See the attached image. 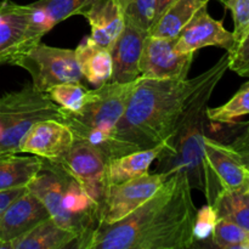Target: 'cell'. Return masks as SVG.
Returning a JSON list of instances; mask_svg holds the SVG:
<instances>
[{"instance_id":"cell-35","label":"cell","mask_w":249,"mask_h":249,"mask_svg":"<svg viewBox=\"0 0 249 249\" xmlns=\"http://www.w3.org/2000/svg\"><path fill=\"white\" fill-rule=\"evenodd\" d=\"M243 157V160H245L246 164H249V155H243V153H241Z\"/></svg>"},{"instance_id":"cell-29","label":"cell","mask_w":249,"mask_h":249,"mask_svg":"<svg viewBox=\"0 0 249 249\" xmlns=\"http://www.w3.org/2000/svg\"><path fill=\"white\" fill-rule=\"evenodd\" d=\"M224 6L232 14L236 48L249 33V0H228L224 2Z\"/></svg>"},{"instance_id":"cell-19","label":"cell","mask_w":249,"mask_h":249,"mask_svg":"<svg viewBox=\"0 0 249 249\" xmlns=\"http://www.w3.org/2000/svg\"><path fill=\"white\" fill-rule=\"evenodd\" d=\"M77 241L78 236L73 231L48 218L31 231L7 243L5 249H65L75 247Z\"/></svg>"},{"instance_id":"cell-1","label":"cell","mask_w":249,"mask_h":249,"mask_svg":"<svg viewBox=\"0 0 249 249\" xmlns=\"http://www.w3.org/2000/svg\"><path fill=\"white\" fill-rule=\"evenodd\" d=\"M197 208L182 170L170 175L135 212L113 224H100L84 249H182L196 246Z\"/></svg>"},{"instance_id":"cell-38","label":"cell","mask_w":249,"mask_h":249,"mask_svg":"<svg viewBox=\"0 0 249 249\" xmlns=\"http://www.w3.org/2000/svg\"><path fill=\"white\" fill-rule=\"evenodd\" d=\"M247 135L249 136V124H248V131H247Z\"/></svg>"},{"instance_id":"cell-18","label":"cell","mask_w":249,"mask_h":249,"mask_svg":"<svg viewBox=\"0 0 249 249\" xmlns=\"http://www.w3.org/2000/svg\"><path fill=\"white\" fill-rule=\"evenodd\" d=\"M82 16L90 24L89 38L108 49L125 26L123 11L117 0H91Z\"/></svg>"},{"instance_id":"cell-20","label":"cell","mask_w":249,"mask_h":249,"mask_svg":"<svg viewBox=\"0 0 249 249\" xmlns=\"http://www.w3.org/2000/svg\"><path fill=\"white\" fill-rule=\"evenodd\" d=\"M167 141L155 147L134 151L121 157L107 160L106 170L108 185L119 184L148 174L151 164L160 157L167 145Z\"/></svg>"},{"instance_id":"cell-36","label":"cell","mask_w":249,"mask_h":249,"mask_svg":"<svg viewBox=\"0 0 249 249\" xmlns=\"http://www.w3.org/2000/svg\"><path fill=\"white\" fill-rule=\"evenodd\" d=\"M219 1H220V2H223V4H224V2H225V1H228V0H219Z\"/></svg>"},{"instance_id":"cell-34","label":"cell","mask_w":249,"mask_h":249,"mask_svg":"<svg viewBox=\"0 0 249 249\" xmlns=\"http://www.w3.org/2000/svg\"><path fill=\"white\" fill-rule=\"evenodd\" d=\"M236 150L240 153H243V155H249V147L248 146L243 145V143H238V146H233Z\"/></svg>"},{"instance_id":"cell-14","label":"cell","mask_w":249,"mask_h":249,"mask_svg":"<svg viewBox=\"0 0 249 249\" xmlns=\"http://www.w3.org/2000/svg\"><path fill=\"white\" fill-rule=\"evenodd\" d=\"M50 218L43 202L26 187L0 216V249Z\"/></svg>"},{"instance_id":"cell-6","label":"cell","mask_w":249,"mask_h":249,"mask_svg":"<svg viewBox=\"0 0 249 249\" xmlns=\"http://www.w3.org/2000/svg\"><path fill=\"white\" fill-rule=\"evenodd\" d=\"M10 65L26 70L32 77V85L41 92L62 83L84 80L75 50L55 48L41 41L14 58Z\"/></svg>"},{"instance_id":"cell-33","label":"cell","mask_w":249,"mask_h":249,"mask_svg":"<svg viewBox=\"0 0 249 249\" xmlns=\"http://www.w3.org/2000/svg\"><path fill=\"white\" fill-rule=\"evenodd\" d=\"M173 0H158V12H157V17L162 14L163 10L168 6V5L172 2Z\"/></svg>"},{"instance_id":"cell-31","label":"cell","mask_w":249,"mask_h":249,"mask_svg":"<svg viewBox=\"0 0 249 249\" xmlns=\"http://www.w3.org/2000/svg\"><path fill=\"white\" fill-rule=\"evenodd\" d=\"M229 55V68L241 77H249V33Z\"/></svg>"},{"instance_id":"cell-2","label":"cell","mask_w":249,"mask_h":249,"mask_svg":"<svg viewBox=\"0 0 249 249\" xmlns=\"http://www.w3.org/2000/svg\"><path fill=\"white\" fill-rule=\"evenodd\" d=\"M229 70V55L192 79H136L128 106L117 124L119 140L138 150L169 140L191 100L219 72Z\"/></svg>"},{"instance_id":"cell-5","label":"cell","mask_w":249,"mask_h":249,"mask_svg":"<svg viewBox=\"0 0 249 249\" xmlns=\"http://www.w3.org/2000/svg\"><path fill=\"white\" fill-rule=\"evenodd\" d=\"M61 121L60 107L46 92L27 84L0 96V156L19 153L18 145L34 123L43 119Z\"/></svg>"},{"instance_id":"cell-10","label":"cell","mask_w":249,"mask_h":249,"mask_svg":"<svg viewBox=\"0 0 249 249\" xmlns=\"http://www.w3.org/2000/svg\"><path fill=\"white\" fill-rule=\"evenodd\" d=\"M57 163L79 182L100 209L108 189L106 158L88 142L74 139L71 150Z\"/></svg>"},{"instance_id":"cell-37","label":"cell","mask_w":249,"mask_h":249,"mask_svg":"<svg viewBox=\"0 0 249 249\" xmlns=\"http://www.w3.org/2000/svg\"><path fill=\"white\" fill-rule=\"evenodd\" d=\"M247 249H249V238H248V241H247Z\"/></svg>"},{"instance_id":"cell-39","label":"cell","mask_w":249,"mask_h":249,"mask_svg":"<svg viewBox=\"0 0 249 249\" xmlns=\"http://www.w3.org/2000/svg\"><path fill=\"white\" fill-rule=\"evenodd\" d=\"M247 167H248V169H249V164H247Z\"/></svg>"},{"instance_id":"cell-30","label":"cell","mask_w":249,"mask_h":249,"mask_svg":"<svg viewBox=\"0 0 249 249\" xmlns=\"http://www.w3.org/2000/svg\"><path fill=\"white\" fill-rule=\"evenodd\" d=\"M216 221H218V215L212 204H207L201 209H197L194 228L195 241L202 242L212 238Z\"/></svg>"},{"instance_id":"cell-3","label":"cell","mask_w":249,"mask_h":249,"mask_svg":"<svg viewBox=\"0 0 249 249\" xmlns=\"http://www.w3.org/2000/svg\"><path fill=\"white\" fill-rule=\"evenodd\" d=\"M225 72H219L197 91L178 123L174 134L167 141L164 150L156 160L158 162L155 173L172 175L182 170L187 174L192 189L203 192L208 204L214 203L223 189L204 155L207 108L214 89Z\"/></svg>"},{"instance_id":"cell-24","label":"cell","mask_w":249,"mask_h":249,"mask_svg":"<svg viewBox=\"0 0 249 249\" xmlns=\"http://www.w3.org/2000/svg\"><path fill=\"white\" fill-rule=\"evenodd\" d=\"M218 219H226L249 231V186L240 190H223L214 203Z\"/></svg>"},{"instance_id":"cell-11","label":"cell","mask_w":249,"mask_h":249,"mask_svg":"<svg viewBox=\"0 0 249 249\" xmlns=\"http://www.w3.org/2000/svg\"><path fill=\"white\" fill-rule=\"evenodd\" d=\"M74 142L70 126L62 121L49 118L34 123L19 141V153H29L46 160L60 162Z\"/></svg>"},{"instance_id":"cell-12","label":"cell","mask_w":249,"mask_h":249,"mask_svg":"<svg viewBox=\"0 0 249 249\" xmlns=\"http://www.w3.org/2000/svg\"><path fill=\"white\" fill-rule=\"evenodd\" d=\"M232 32L224 27L223 22L213 18L207 6L201 7L181 29L177 38L175 49L180 53H196L208 46L225 49L228 53L235 48Z\"/></svg>"},{"instance_id":"cell-21","label":"cell","mask_w":249,"mask_h":249,"mask_svg":"<svg viewBox=\"0 0 249 249\" xmlns=\"http://www.w3.org/2000/svg\"><path fill=\"white\" fill-rule=\"evenodd\" d=\"M74 50L84 80L95 88L111 82L112 56L108 48L99 45L88 36Z\"/></svg>"},{"instance_id":"cell-4","label":"cell","mask_w":249,"mask_h":249,"mask_svg":"<svg viewBox=\"0 0 249 249\" xmlns=\"http://www.w3.org/2000/svg\"><path fill=\"white\" fill-rule=\"evenodd\" d=\"M27 189L43 202L56 224L78 236L75 247L84 249L101 221L99 206L79 182L60 163L44 160L43 168Z\"/></svg>"},{"instance_id":"cell-7","label":"cell","mask_w":249,"mask_h":249,"mask_svg":"<svg viewBox=\"0 0 249 249\" xmlns=\"http://www.w3.org/2000/svg\"><path fill=\"white\" fill-rule=\"evenodd\" d=\"M135 82H108L94 90H88L84 104L78 111H67L60 107L63 123H79L104 131H114L123 117Z\"/></svg>"},{"instance_id":"cell-16","label":"cell","mask_w":249,"mask_h":249,"mask_svg":"<svg viewBox=\"0 0 249 249\" xmlns=\"http://www.w3.org/2000/svg\"><path fill=\"white\" fill-rule=\"evenodd\" d=\"M147 32L125 21L123 31L109 48L112 83L135 82L140 77V57Z\"/></svg>"},{"instance_id":"cell-13","label":"cell","mask_w":249,"mask_h":249,"mask_svg":"<svg viewBox=\"0 0 249 249\" xmlns=\"http://www.w3.org/2000/svg\"><path fill=\"white\" fill-rule=\"evenodd\" d=\"M90 2L91 0H36L28 4L29 22L24 38V51L40 43L41 38L56 24L75 15L82 16Z\"/></svg>"},{"instance_id":"cell-15","label":"cell","mask_w":249,"mask_h":249,"mask_svg":"<svg viewBox=\"0 0 249 249\" xmlns=\"http://www.w3.org/2000/svg\"><path fill=\"white\" fill-rule=\"evenodd\" d=\"M207 163L223 190H240L249 186V169L242 155L233 146L204 138Z\"/></svg>"},{"instance_id":"cell-32","label":"cell","mask_w":249,"mask_h":249,"mask_svg":"<svg viewBox=\"0 0 249 249\" xmlns=\"http://www.w3.org/2000/svg\"><path fill=\"white\" fill-rule=\"evenodd\" d=\"M24 190H26V187H24V189H15L9 190V191L0 192V216L4 213L5 209L7 208V206H9L15 198H17Z\"/></svg>"},{"instance_id":"cell-8","label":"cell","mask_w":249,"mask_h":249,"mask_svg":"<svg viewBox=\"0 0 249 249\" xmlns=\"http://www.w3.org/2000/svg\"><path fill=\"white\" fill-rule=\"evenodd\" d=\"M169 177L167 173H148L128 181L108 185L100 207V221L113 224L123 220L150 199Z\"/></svg>"},{"instance_id":"cell-27","label":"cell","mask_w":249,"mask_h":249,"mask_svg":"<svg viewBox=\"0 0 249 249\" xmlns=\"http://www.w3.org/2000/svg\"><path fill=\"white\" fill-rule=\"evenodd\" d=\"M249 231L226 219H218L212 235V242L223 249H247Z\"/></svg>"},{"instance_id":"cell-26","label":"cell","mask_w":249,"mask_h":249,"mask_svg":"<svg viewBox=\"0 0 249 249\" xmlns=\"http://www.w3.org/2000/svg\"><path fill=\"white\" fill-rule=\"evenodd\" d=\"M123 11L124 19L147 32L157 18L158 0H117Z\"/></svg>"},{"instance_id":"cell-28","label":"cell","mask_w":249,"mask_h":249,"mask_svg":"<svg viewBox=\"0 0 249 249\" xmlns=\"http://www.w3.org/2000/svg\"><path fill=\"white\" fill-rule=\"evenodd\" d=\"M88 88L82 83H62L48 90V96L58 107L67 111H78L84 104Z\"/></svg>"},{"instance_id":"cell-9","label":"cell","mask_w":249,"mask_h":249,"mask_svg":"<svg viewBox=\"0 0 249 249\" xmlns=\"http://www.w3.org/2000/svg\"><path fill=\"white\" fill-rule=\"evenodd\" d=\"M177 38L147 34L140 57V77L150 79H186L194 62V53H180L175 49Z\"/></svg>"},{"instance_id":"cell-17","label":"cell","mask_w":249,"mask_h":249,"mask_svg":"<svg viewBox=\"0 0 249 249\" xmlns=\"http://www.w3.org/2000/svg\"><path fill=\"white\" fill-rule=\"evenodd\" d=\"M29 6L11 0L0 1V65H10L24 51Z\"/></svg>"},{"instance_id":"cell-25","label":"cell","mask_w":249,"mask_h":249,"mask_svg":"<svg viewBox=\"0 0 249 249\" xmlns=\"http://www.w3.org/2000/svg\"><path fill=\"white\" fill-rule=\"evenodd\" d=\"M249 114V80L226 104L207 108V118L218 123H233L236 119Z\"/></svg>"},{"instance_id":"cell-23","label":"cell","mask_w":249,"mask_h":249,"mask_svg":"<svg viewBox=\"0 0 249 249\" xmlns=\"http://www.w3.org/2000/svg\"><path fill=\"white\" fill-rule=\"evenodd\" d=\"M211 0H173L156 18L147 34L153 36L175 38L201 7Z\"/></svg>"},{"instance_id":"cell-22","label":"cell","mask_w":249,"mask_h":249,"mask_svg":"<svg viewBox=\"0 0 249 249\" xmlns=\"http://www.w3.org/2000/svg\"><path fill=\"white\" fill-rule=\"evenodd\" d=\"M44 165L38 156H18L7 153L0 156V192L24 189L38 175Z\"/></svg>"}]
</instances>
